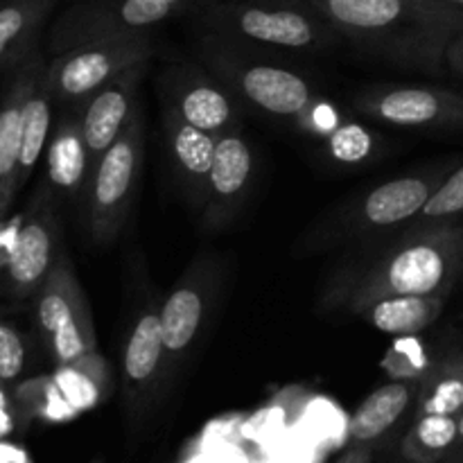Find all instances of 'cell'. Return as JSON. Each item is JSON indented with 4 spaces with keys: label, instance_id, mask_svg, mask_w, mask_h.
I'll return each mask as SVG.
<instances>
[{
    "label": "cell",
    "instance_id": "obj_23",
    "mask_svg": "<svg viewBox=\"0 0 463 463\" xmlns=\"http://www.w3.org/2000/svg\"><path fill=\"white\" fill-rule=\"evenodd\" d=\"M172 109L185 122L213 136L226 134L235 125L233 102L229 99V95L206 81H197L188 90H184L179 102Z\"/></svg>",
    "mask_w": 463,
    "mask_h": 463
},
{
    "label": "cell",
    "instance_id": "obj_4",
    "mask_svg": "<svg viewBox=\"0 0 463 463\" xmlns=\"http://www.w3.org/2000/svg\"><path fill=\"white\" fill-rule=\"evenodd\" d=\"M208 0H77L52 30L57 54L99 41L147 36L154 27L203 7Z\"/></svg>",
    "mask_w": 463,
    "mask_h": 463
},
{
    "label": "cell",
    "instance_id": "obj_26",
    "mask_svg": "<svg viewBox=\"0 0 463 463\" xmlns=\"http://www.w3.org/2000/svg\"><path fill=\"white\" fill-rule=\"evenodd\" d=\"M463 213V165L452 172L446 181H441L432 197L428 199L420 217L428 222H441Z\"/></svg>",
    "mask_w": 463,
    "mask_h": 463
},
{
    "label": "cell",
    "instance_id": "obj_19",
    "mask_svg": "<svg viewBox=\"0 0 463 463\" xmlns=\"http://www.w3.org/2000/svg\"><path fill=\"white\" fill-rule=\"evenodd\" d=\"M448 297H389L364 310L366 319L380 333L393 337H414L437 324Z\"/></svg>",
    "mask_w": 463,
    "mask_h": 463
},
{
    "label": "cell",
    "instance_id": "obj_22",
    "mask_svg": "<svg viewBox=\"0 0 463 463\" xmlns=\"http://www.w3.org/2000/svg\"><path fill=\"white\" fill-rule=\"evenodd\" d=\"M50 104H52V93L45 81V68L41 77L36 80L34 89H32L30 98L25 104V116H23V140H21V156H18V175L16 185H21L30 179L32 170L39 163L41 154L48 147L50 140V125H52V113H50Z\"/></svg>",
    "mask_w": 463,
    "mask_h": 463
},
{
    "label": "cell",
    "instance_id": "obj_21",
    "mask_svg": "<svg viewBox=\"0 0 463 463\" xmlns=\"http://www.w3.org/2000/svg\"><path fill=\"white\" fill-rule=\"evenodd\" d=\"M253 172V156L247 140L233 129L217 136L215 161L208 176V199L215 203H231L244 188Z\"/></svg>",
    "mask_w": 463,
    "mask_h": 463
},
{
    "label": "cell",
    "instance_id": "obj_24",
    "mask_svg": "<svg viewBox=\"0 0 463 463\" xmlns=\"http://www.w3.org/2000/svg\"><path fill=\"white\" fill-rule=\"evenodd\" d=\"M459 416L420 414L402 439V457L407 463H441L455 446Z\"/></svg>",
    "mask_w": 463,
    "mask_h": 463
},
{
    "label": "cell",
    "instance_id": "obj_30",
    "mask_svg": "<svg viewBox=\"0 0 463 463\" xmlns=\"http://www.w3.org/2000/svg\"><path fill=\"white\" fill-rule=\"evenodd\" d=\"M373 448L375 446H353L342 459H337V463H371V459H373Z\"/></svg>",
    "mask_w": 463,
    "mask_h": 463
},
{
    "label": "cell",
    "instance_id": "obj_27",
    "mask_svg": "<svg viewBox=\"0 0 463 463\" xmlns=\"http://www.w3.org/2000/svg\"><path fill=\"white\" fill-rule=\"evenodd\" d=\"M330 152L337 161L342 163H360L373 149V140H371L369 131L364 127L355 125V122H346V125L335 127L330 134Z\"/></svg>",
    "mask_w": 463,
    "mask_h": 463
},
{
    "label": "cell",
    "instance_id": "obj_32",
    "mask_svg": "<svg viewBox=\"0 0 463 463\" xmlns=\"http://www.w3.org/2000/svg\"><path fill=\"white\" fill-rule=\"evenodd\" d=\"M0 463H30L27 455L18 448L12 446H0Z\"/></svg>",
    "mask_w": 463,
    "mask_h": 463
},
{
    "label": "cell",
    "instance_id": "obj_25",
    "mask_svg": "<svg viewBox=\"0 0 463 463\" xmlns=\"http://www.w3.org/2000/svg\"><path fill=\"white\" fill-rule=\"evenodd\" d=\"M463 411V355L446 362L441 369L434 371L425 387L419 393L420 414L459 416Z\"/></svg>",
    "mask_w": 463,
    "mask_h": 463
},
{
    "label": "cell",
    "instance_id": "obj_33",
    "mask_svg": "<svg viewBox=\"0 0 463 463\" xmlns=\"http://www.w3.org/2000/svg\"><path fill=\"white\" fill-rule=\"evenodd\" d=\"M12 432V416H9L7 411V402H5V396L0 393V439L5 437V434Z\"/></svg>",
    "mask_w": 463,
    "mask_h": 463
},
{
    "label": "cell",
    "instance_id": "obj_15",
    "mask_svg": "<svg viewBox=\"0 0 463 463\" xmlns=\"http://www.w3.org/2000/svg\"><path fill=\"white\" fill-rule=\"evenodd\" d=\"M419 393L411 383H389L375 389L353 414L348 437L353 446H375L407 414Z\"/></svg>",
    "mask_w": 463,
    "mask_h": 463
},
{
    "label": "cell",
    "instance_id": "obj_20",
    "mask_svg": "<svg viewBox=\"0 0 463 463\" xmlns=\"http://www.w3.org/2000/svg\"><path fill=\"white\" fill-rule=\"evenodd\" d=\"M206 310L202 283H184L165 298L161 315V333L165 344V355L176 360L188 351L190 344L197 337Z\"/></svg>",
    "mask_w": 463,
    "mask_h": 463
},
{
    "label": "cell",
    "instance_id": "obj_7",
    "mask_svg": "<svg viewBox=\"0 0 463 463\" xmlns=\"http://www.w3.org/2000/svg\"><path fill=\"white\" fill-rule=\"evenodd\" d=\"M149 54V36L80 45L68 52L54 54V61L45 68V81L52 99L68 104L71 109H81L113 77L147 63Z\"/></svg>",
    "mask_w": 463,
    "mask_h": 463
},
{
    "label": "cell",
    "instance_id": "obj_8",
    "mask_svg": "<svg viewBox=\"0 0 463 463\" xmlns=\"http://www.w3.org/2000/svg\"><path fill=\"white\" fill-rule=\"evenodd\" d=\"M366 118L393 127L416 129H459L463 127V95L448 89L393 86L369 89L355 99Z\"/></svg>",
    "mask_w": 463,
    "mask_h": 463
},
{
    "label": "cell",
    "instance_id": "obj_9",
    "mask_svg": "<svg viewBox=\"0 0 463 463\" xmlns=\"http://www.w3.org/2000/svg\"><path fill=\"white\" fill-rule=\"evenodd\" d=\"M59 226L48 203H36L34 211L18 226L14 242L7 251L9 288L18 298L32 297L41 289L52 267L57 265Z\"/></svg>",
    "mask_w": 463,
    "mask_h": 463
},
{
    "label": "cell",
    "instance_id": "obj_31",
    "mask_svg": "<svg viewBox=\"0 0 463 463\" xmlns=\"http://www.w3.org/2000/svg\"><path fill=\"white\" fill-rule=\"evenodd\" d=\"M441 463H463V411L459 414V430H457L455 446L450 448V452Z\"/></svg>",
    "mask_w": 463,
    "mask_h": 463
},
{
    "label": "cell",
    "instance_id": "obj_17",
    "mask_svg": "<svg viewBox=\"0 0 463 463\" xmlns=\"http://www.w3.org/2000/svg\"><path fill=\"white\" fill-rule=\"evenodd\" d=\"M57 0H0V71L25 61Z\"/></svg>",
    "mask_w": 463,
    "mask_h": 463
},
{
    "label": "cell",
    "instance_id": "obj_13",
    "mask_svg": "<svg viewBox=\"0 0 463 463\" xmlns=\"http://www.w3.org/2000/svg\"><path fill=\"white\" fill-rule=\"evenodd\" d=\"M45 170L48 181L59 194L77 197L90 181V156L81 134V116L72 109L71 116H63L54 127L45 147Z\"/></svg>",
    "mask_w": 463,
    "mask_h": 463
},
{
    "label": "cell",
    "instance_id": "obj_2",
    "mask_svg": "<svg viewBox=\"0 0 463 463\" xmlns=\"http://www.w3.org/2000/svg\"><path fill=\"white\" fill-rule=\"evenodd\" d=\"M463 271V229L437 224L405 238L353 283V310L389 297H450Z\"/></svg>",
    "mask_w": 463,
    "mask_h": 463
},
{
    "label": "cell",
    "instance_id": "obj_10",
    "mask_svg": "<svg viewBox=\"0 0 463 463\" xmlns=\"http://www.w3.org/2000/svg\"><path fill=\"white\" fill-rule=\"evenodd\" d=\"M220 68L222 75L231 81V89L269 116L297 118L310 109V84L288 68L271 63H231Z\"/></svg>",
    "mask_w": 463,
    "mask_h": 463
},
{
    "label": "cell",
    "instance_id": "obj_29",
    "mask_svg": "<svg viewBox=\"0 0 463 463\" xmlns=\"http://www.w3.org/2000/svg\"><path fill=\"white\" fill-rule=\"evenodd\" d=\"M446 66L463 80V32L452 39V43L446 50Z\"/></svg>",
    "mask_w": 463,
    "mask_h": 463
},
{
    "label": "cell",
    "instance_id": "obj_18",
    "mask_svg": "<svg viewBox=\"0 0 463 463\" xmlns=\"http://www.w3.org/2000/svg\"><path fill=\"white\" fill-rule=\"evenodd\" d=\"M165 131L175 163L188 179L190 188L208 197V176L215 161L217 136L197 129L185 122L175 109L165 113Z\"/></svg>",
    "mask_w": 463,
    "mask_h": 463
},
{
    "label": "cell",
    "instance_id": "obj_11",
    "mask_svg": "<svg viewBox=\"0 0 463 463\" xmlns=\"http://www.w3.org/2000/svg\"><path fill=\"white\" fill-rule=\"evenodd\" d=\"M145 75V63L129 68L113 77L107 86L98 90L81 109V134L89 147L90 167L99 161L104 152L111 147L136 113V90ZM93 175V172H90Z\"/></svg>",
    "mask_w": 463,
    "mask_h": 463
},
{
    "label": "cell",
    "instance_id": "obj_14",
    "mask_svg": "<svg viewBox=\"0 0 463 463\" xmlns=\"http://www.w3.org/2000/svg\"><path fill=\"white\" fill-rule=\"evenodd\" d=\"M441 185L437 176H402L387 181L366 194L362 202V220L371 226L387 229L420 215L428 199Z\"/></svg>",
    "mask_w": 463,
    "mask_h": 463
},
{
    "label": "cell",
    "instance_id": "obj_34",
    "mask_svg": "<svg viewBox=\"0 0 463 463\" xmlns=\"http://www.w3.org/2000/svg\"><path fill=\"white\" fill-rule=\"evenodd\" d=\"M439 3L450 5V7H457V9H463V0H439Z\"/></svg>",
    "mask_w": 463,
    "mask_h": 463
},
{
    "label": "cell",
    "instance_id": "obj_5",
    "mask_svg": "<svg viewBox=\"0 0 463 463\" xmlns=\"http://www.w3.org/2000/svg\"><path fill=\"white\" fill-rule=\"evenodd\" d=\"M36 324L59 366H80L98 357L89 301L63 251L36 292Z\"/></svg>",
    "mask_w": 463,
    "mask_h": 463
},
{
    "label": "cell",
    "instance_id": "obj_6",
    "mask_svg": "<svg viewBox=\"0 0 463 463\" xmlns=\"http://www.w3.org/2000/svg\"><path fill=\"white\" fill-rule=\"evenodd\" d=\"M143 113L136 109L116 143L95 163L89 181V229L98 244L120 233L143 170Z\"/></svg>",
    "mask_w": 463,
    "mask_h": 463
},
{
    "label": "cell",
    "instance_id": "obj_12",
    "mask_svg": "<svg viewBox=\"0 0 463 463\" xmlns=\"http://www.w3.org/2000/svg\"><path fill=\"white\" fill-rule=\"evenodd\" d=\"M43 68L39 54H30L21 63L16 77L0 102V215L7 213L14 194L18 193L16 175L23 140V116H25L27 98H30Z\"/></svg>",
    "mask_w": 463,
    "mask_h": 463
},
{
    "label": "cell",
    "instance_id": "obj_28",
    "mask_svg": "<svg viewBox=\"0 0 463 463\" xmlns=\"http://www.w3.org/2000/svg\"><path fill=\"white\" fill-rule=\"evenodd\" d=\"M25 344L14 326L0 321V383H14L25 369Z\"/></svg>",
    "mask_w": 463,
    "mask_h": 463
},
{
    "label": "cell",
    "instance_id": "obj_3",
    "mask_svg": "<svg viewBox=\"0 0 463 463\" xmlns=\"http://www.w3.org/2000/svg\"><path fill=\"white\" fill-rule=\"evenodd\" d=\"M206 23L217 34L283 50H319L335 27L303 0H224L206 7Z\"/></svg>",
    "mask_w": 463,
    "mask_h": 463
},
{
    "label": "cell",
    "instance_id": "obj_1",
    "mask_svg": "<svg viewBox=\"0 0 463 463\" xmlns=\"http://www.w3.org/2000/svg\"><path fill=\"white\" fill-rule=\"evenodd\" d=\"M362 48L410 66L446 63V50L463 32V9L439 0H303Z\"/></svg>",
    "mask_w": 463,
    "mask_h": 463
},
{
    "label": "cell",
    "instance_id": "obj_16",
    "mask_svg": "<svg viewBox=\"0 0 463 463\" xmlns=\"http://www.w3.org/2000/svg\"><path fill=\"white\" fill-rule=\"evenodd\" d=\"M163 357L167 355L161 333V315L147 310L138 317L131 328L125 357H122V373H125L127 392L131 396H145L147 389L156 383Z\"/></svg>",
    "mask_w": 463,
    "mask_h": 463
}]
</instances>
